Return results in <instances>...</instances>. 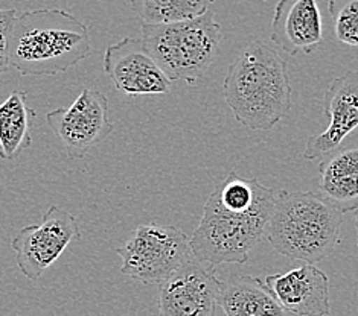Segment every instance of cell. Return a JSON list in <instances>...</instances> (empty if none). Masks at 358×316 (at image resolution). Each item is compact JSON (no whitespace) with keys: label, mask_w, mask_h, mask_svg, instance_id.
<instances>
[{"label":"cell","mask_w":358,"mask_h":316,"mask_svg":"<svg viewBox=\"0 0 358 316\" xmlns=\"http://www.w3.org/2000/svg\"><path fill=\"white\" fill-rule=\"evenodd\" d=\"M278 193L257 178L230 170L204 204L200 224L189 239L192 255L210 268L244 264L266 234Z\"/></svg>","instance_id":"obj_1"},{"label":"cell","mask_w":358,"mask_h":316,"mask_svg":"<svg viewBox=\"0 0 358 316\" xmlns=\"http://www.w3.org/2000/svg\"><path fill=\"white\" fill-rule=\"evenodd\" d=\"M86 23L58 8L15 14L8 37L10 67L23 76H55L90 55Z\"/></svg>","instance_id":"obj_2"},{"label":"cell","mask_w":358,"mask_h":316,"mask_svg":"<svg viewBox=\"0 0 358 316\" xmlns=\"http://www.w3.org/2000/svg\"><path fill=\"white\" fill-rule=\"evenodd\" d=\"M224 99L238 123L250 131H268L292 108L287 63L276 49L253 41L230 63Z\"/></svg>","instance_id":"obj_3"},{"label":"cell","mask_w":358,"mask_h":316,"mask_svg":"<svg viewBox=\"0 0 358 316\" xmlns=\"http://www.w3.org/2000/svg\"><path fill=\"white\" fill-rule=\"evenodd\" d=\"M343 213L314 192H279L266 234L275 251L314 264L336 250Z\"/></svg>","instance_id":"obj_4"},{"label":"cell","mask_w":358,"mask_h":316,"mask_svg":"<svg viewBox=\"0 0 358 316\" xmlns=\"http://www.w3.org/2000/svg\"><path fill=\"white\" fill-rule=\"evenodd\" d=\"M141 40L169 80L194 85L220 57L223 31L209 10L191 20L143 23Z\"/></svg>","instance_id":"obj_5"},{"label":"cell","mask_w":358,"mask_h":316,"mask_svg":"<svg viewBox=\"0 0 358 316\" xmlns=\"http://www.w3.org/2000/svg\"><path fill=\"white\" fill-rule=\"evenodd\" d=\"M121 272L142 285H162L194 255L187 237L173 225L143 224L116 248Z\"/></svg>","instance_id":"obj_6"},{"label":"cell","mask_w":358,"mask_h":316,"mask_svg":"<svg viewBox=\"0 0 358 316\" xmlns=\"http://www.w3.org/2000/svg\"><path fill=\"white\" fill-rule=\"evenodd\" d=\"M80 237L76 218L62 207L50 206L40 224L23 227L11 239V250L22 274L28 280H40Z\"/></svg>","instance_id":"obj_7"},{"label":"cell","mask_w":358,"mask_h":316,"mask_svg":"<svg viewBox=\"0 0 358 316\" xmlns=\"http://www.w3.org/2000/svg\"><path fill=\"white\" fill-rule=\"evenodd\" d=\"M46 122L75 160H83L115 130L108 99L96 89H84L72 105L49 111Z\"/></svg>","instance_id":"obj_8"},{"label":"cell","mask_w":358,"mask_h":316,"mask_svg":"<svg viewBox=\"0 0 358 316\" xmlns=\"http://www.w3.org/2000/svg\"><path fill=\"white\" fill-rule=\"evenodd\" d=\"M104 73L127 96L166 95L173 89V81L147 52L141 38L125 37L110 45L104 54Z\"/></svg>","instance_id":"obj_9"},{"label":"cell","mask_w":358,"mask_h":316,"mask_svg":"<svg viewBox=\"0 0 358 316\" xmlns=\"http://www.w3.org/2000/svg\"><path fill=\"white\" fill-rule=\"evenodd\" d=\"M220 280L192 257L159 285L160 316H215Z\"/></svg>","instance_id":"obj_10"},{"label":"cell","mask_w":358,"mask_h":316,"mask_svg":"<svg viewBox=\"0 0 358 316\" xmlns=\"http://www.w3.org/2000/svg\"><path fill=\"white\" fill-rule=\"evenodd\" d=\"M320 104L328 126L306 140L303 158L311 161L337 151L348 135L358 130V72L349 70L332 81Z\"/></svg>","instance_id":"obj_11"},{"label":"cell","mask_w":358,"mask_h":316,"mask_svg":"<svg viewBox=\"0 0 358 316\" xmlns=\"http://www.w3.org/2000/svg\"><path fill=\"white\" fill-rule=\"evenodd\" d=\"M264 283L287 312L297 316H328L331 312L329 280L314 264L305 263L284 274H271Z\"/></svg>","instance_id":"obj_12"},{"label":"cell","mask_w":358,"mask_h":316,"mask_svg":"<svg viewBox=\"0 0 358 316\" xmlns=\"http://www.w3.org/2000/svg\"><path fill=\"white\" fill-rule=\"evenodd\" d=\"M271 41L288 55L311 54L323 41L317 0H279L271 19Z\"/></svg>","instance_id":"obj_13"},{"label":"cell","mask_w":358,"mask_h":316,"mask_svg":"<svg viewBox=\"0 0 358 316\" xmlns=\"http://www.w3.org/2000/svg\"><path fill=\"white\" fill-rule=\"evenodd\" d=\"M319 189L343 215L358 209V146L337 149L322 158Z\"/></svg>","instance_id":"obj_14"},{"label":"cell","mask_w":358,"mask_h":316,"mask_svg":"<svg viewBox=\"0 0 358 316\" xmlns=\"http://www.w3.org/2000/svg\"><path fill=\"white\" fill-rule=\"evenodd\" d=\"M218 304L226 316H285L266 283L245 274L220 280Z\"/></svg>","instance_id":"obj_15"},{"label":"cell","mask_w":358,"mask_h":316,"mask_svg":"<svg viewBox=\"0 0 358 316\" xmlns=\"http://www.w3.org/2000/svg\"><path fill=\"white\" fill-rule=\"evenodd\" d=\"M36 116L27 91H13L0 105V158L13 161L31 146V123Z\"/></svg>","instance_id":"obj_16"},{"label":"cell","mask_w":358,"mask_h":316,"mask_svg":"<svg viewBox=\"0 0 358 316\" xmlns=\"http://www.w3.org/2000/svg\"><path fill=\"white\" fill-rule=\"evenodd\" d=\"M214 0H130L131 10L145 24L191 20L209 11Z\"/></svg>","instance_id":"obj_17"},{"label":"cell","mask_w":358,"mask_h":316,"mask_svg":"<svg viewBox=\"0 0 358 316\" xmlns=\"http://www.w3.org/2000/svg\"><path fill=\"white\" fill-rule=\"evenodd\" d=\"M328 10L337 40L358 47V0H328Z\"/></svg>","instance_id":"obj_18"},{"label":"cell","mask_w":358,"mask_h":316,"mask_svg":"<svg viewBox=\"0 0 358 316\" xmlns=\"http://www.w3.org/2000/svg\"><path fill=\"white\" fill-rule=\"evenodd\" d=\"M15 13V10H0V76L11 69L8 59V37Z\"/></svg>","instance_id":"obj_19"},{"label":"cell","mask_w":358,"mask_h":316,"mask_svg":"<svg viewBox=\"0 0 358 316\" xmlns=\"http://www.w3.org/2000/svg\"><path fill=\"white\" fill-rule=\"evenodd\" d=\"M354 220H355V228H357V236H358V209L354 211Z\"/></svg>","instance_id":"obj_20"}]
</instances>
